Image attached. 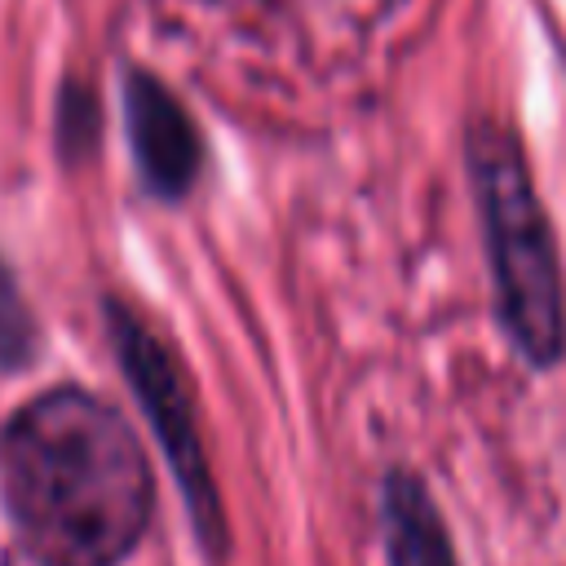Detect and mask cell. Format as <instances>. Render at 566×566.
<instances>
[{
  "instance_id": "cell-1",
  "label": "cell",
  "mask_w": 566,
  "mask_h": 566,
  "mask_svg": "<svg viewBox=\"0 0 566 566\" xmlns=\"http://www.w3.org/2000/svg\"><path fill=\"white\" fill-rule=\"evenodd\" d=\"M0 513L31 566H128L155 526L159 478L119 402L53 380L0 420Z\"/></svg>"
},
{
  "instance_id": "cell-4",
  "label": "cell",
  "mask_w": 566,
  "mask_h": 566,
  "mask_svg": "<svg viewBox=\"0 0 566 566\" xmlns=\"http://www.w3.org/2000/svg\"><path fill=\"white\" fill-rule=\"evenodd\" d=\"M119 119L142 195L159 208L186 203L208 172V137L186 97L146 62H124Z\"/></svg>"
},
{
  "instance_id": "cell-5",
  "label": "cell",
  "mask_w": 566,
  "mask_h": 566,
  "mask_svg": "<svg viewBox=\"0 0 566 566\" xmlns=\"http://www.w3.org/2000/svg\"><path fill=\"white\" fill-rule=\"evenodd\" d=\"M376 526L385 566H460L447 513L411 464H389L376 482Z\"/></svg>"
},
{
  "instance_id": "cell-7",
  "label": "cell",
  "mask_w": 566,
  "mask_h": 566,
  "mask_svg": "<svg viewBox=\"0 0 566 566\" xmlns=\"http://www.w3.org/2000/svg\"><path fill=\"white\" fill-rule=\"evenodd\" d=\"M40 358V314L13 270V261L0 252V376H22Z\"/></svg>"
},
{
  "instance_id": "cell-6",
  "label": "cell",
  "mask_w": 566,
  "mask_h": 566,
  "mask_svg": "<svg viewBox=\"0 0 566 566\" xmlns=\"http://www.w3.org/2000/svg\"><path fill=\"white\" fill-rule=\"evenodd\" d=\"M53 146L66 168H80L102 146V102L84 75H62L53 97Z\"/></svg>"
},
{
  "instance_id": "cell-2",
  "label": "cell",
  "mask_w": 566,
  "mask_h": 566,
  "mask_svg": "<svg viewBox=\"0 0 566 566\" xmlns=\"http://www.w3.org/2000/svg\"><path fill=\"white\" fill-rule=\"evenodd\" d=\"M464 181L491 279L495 323L531 371L566 363V270L522 133L500 115L464 124Z\"/></svg>"
},
{
  "instance_id": "cell-3",
  "label": "cell",
  "mask_w": 566,
  "mask_h": 566,
  "mask_svg": "<svg viewBox=\"0 0 566 566\" xmlns=\"http://www.w3.org/2000/svg\"><path fill=\"white\" fill-rule=\"evenodd\" d=\"M106 349L177 482L190 535L199 539L208 562H226L230 553V517L226 500L217 486V469L203 447V424H199V398L195 380L186 371L181 349L168 340V332L124 292H102L97 296Z\"/></svg>"
}]
</instances>
